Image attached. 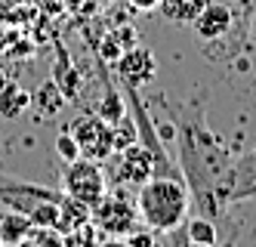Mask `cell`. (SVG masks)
<instances>
[{
	"label": "cell",
	"instance_id": "cell-14",
	"mask_svg": "<svg viewBox=\"0 0 256 247\" xmlns=\"http://www.w3.org/2000/svg\"><path fill=\"white\" fill-rule=\"evenodd\" d=\"M31 105L38 108L44 118H56L59 111L68 105V99L62 96V90H59L56 84H52V78H50V81H44L38 90L31 93Z\"/></svg>",
	"mask_w": 256,
	"mask_h": 247
},
{
	"label": "cell",
	"instance_id": "cell-8",
	"mask_svg": "<svg viewBox=\"0 0 256 247\" xmlns=\"http://www.w3.org/2000/svg\"><path fill=\"white\" fill-rule=\"evenodd\" d=\"M114 68H118V78L124 81V87H136V90H142L145 84H152L158 78V59L142 44L124 50L120 59L114 62Z\"/></svg>",
	"mask_w": 256,
	"mask_h": 247
},
{
	"label": "cell",
	"instance_id": "cell-25",
	"mask_svg": "<svg viewBox=\"0 0 256 247\" xmlns=\"http://www.w3.org/2000/svg\"><path fill=\"white\" fill-rule=\"evenodd\" d=\"M130 4V10H139V13H152L160 7V0H126Z\"/></svg>",
	"mask_w": 256,
	"mask_h": 247
},
{
	"label": "cell",
	"instance_id": "cell-9",
	"mask_svg": "<svg viewBox=\"0 0 256 247\" xmlns=\"http://www.w3.org/2000/svg\"><path fill=\"white\" fill-rule=\"evenodd\" d=\"M62 201L65 192H56V188H46V185H31V182H0V204L10 207V210H19V213H31V207L38 201Z\"/></svg>",
	"mask_w": 256,
	"mask_h": 247
},
{
	"label": "cell",
	"instance_id": "cell-20",
	"mask_svg": "<svg viewBox=\"0 0 256 247\" xmlns=\"http://www.w3.org/2000/svg\"><path fill=\"white\" fill-rule=\"evenodd\" d=\"M112 133H114V151H120V148H126V145H133L136 139H139V133H136V127L130 124V121H118L114 127H112Z\"/></svg>",
	"mask_w": 256,
	"mask_h": 247
},
{
	"label": "cell",
	"instance_id": "cell-23",
	"mask_svg": "<svg viewBox=\"0 0 256 247\" xmlns=\"http://www.w3.org/2000/svg\"><path fill=\"white\" fill-rule=\"evenodd\" d=\"M124 241L130 244V247H152V244H158V232H154V229H148V232H136V229H133Z\"/></svg>",
	"mask_w": 256,
	"mask_h": 247
},
{
	"label": "cell",
	"instance_id": "cell-29",
	"mask_svg": "<svg viewBox=\"0 0 256 247\" xmlns=\"http://www.w3.org/2000/svg\"><path fill=\"white\" fill-rule=\"evenodd\" d=\"M0 244H4V241H0Z\"/></svg>",
	"mask_w": 256,
	"mask_h": 247
},
{
	"label": "cell",
	"instance_id": "cell-2",
	"mask_svg": "<svg viewBox=\"0 0 256 247\" xmlns=\"http://www.w3.org/2000/svg\"><path fill=\"white\" fill-rule=\"evenodd\" d=\"M188 198H192V192H188L186 179L154 173L152 179H145L139 185L136 210H139V219L148 225V229L164 235V232H173L186 222L188 204H192Z\"/></svg>",
	"mask_w": 256,
	"mask_h": 247
},
{
	"label": "cell",
	"instance_id": "cell-24",
	"mask_svg": "<svg viewBox=\"0 0 256 247\" xmlns=\"http://www.w3.org/2000/svg\"><path fill=\"white\" fill-rule=\"evenodd\" d=\"M38 7H40L46 16H59V13L65 10V4H62V0H38Z\"/></svg>",
	"mask_w": 256,
	"mask_h": 247
},
{
	"label": "cell",
	"instance_id": "cell-17",
	"mask_svg": "<svg viewBox=\"0 0 256 247\" xmlns=\"http://www.w3.org/2000/svg\"><path fill=\"white\" fill-rule=\"evenodd\" d=\"M31 229V219L19 210L0 213V241L4 244H25V235Z\"/></svg>",
	"mask_w": 256,
	"mask_h": 247
},
{
	"label": "cell",
	"instance_id": "cell-16",
	"mask_svg": "<svg viewBox=\"0 0 256 247\" xmlns=\"http://www.w3.org/2000/svg\"><path fill=\"white\" fill-rule=\"evenodd\" d=\"M96 115L102 118V121H108V124H118V121H124L126 118V102H124V96L114 90V84L105 78V93H102V99H99V108H96Z\"/></svg>",
	"mask_w": 256,
	"mask_h": 247
},
{
	"label": "cell",
	"instance_id": "cell-22",
	"mask_svg": "<svg viewBox=\"0 0 256 247\" xmlns=\"http://www.w3.org/2000/svg\"><path fill=\"white\" fill-rule=\"evenodd\" d=\"M108 31H112L114 37H118V44L124 47V50H130V47H136L139 44V34H136V28L133 25H112V28H108Z\"/></svg>",
	"mask_w": 256,
	"mask_h": 247
},
{
	"label": "cell",
	"instance_id": "cell-12",
	"mask_svg": "<svg viewBox=\"0 0 256 247\" xmlns=\"http://www.w3.org/2000/svg\"><path fill=\"white\" fill-rule=\"evenodd\" d=\"M28 108H31V93L25 87H19L16 81H6L4 87H0V118L4 121L22 118Z\"/></svg>",
	"mask_w": 256,
	"mask_h": 247
},
{
	"label": "cell",
	"instance_id": "cell-1",
	"mask_svg": "<svg viewBox=\"0 0 256 247\" xmlns=\"http://www.w3.org/2000/svg\"><path fill=\"white\" fill-rule=\"evenodd\" d=\"M167 111L176 124L179 164H182V173H186V185L198 198L200 213L213 219L226 210L216 198V188L222 182L226 170L232 167V151L200 118H186V115H179L173 105H167Z\"/></svg>",
	"mask_w": 256,
	"mask_h": 247
},
{
	"label": "cell",
	"instance_id": "cell-6",
	"mask_svg": "<svg viewBox=\"0 0 256 247\" xmlns=\"http://www.w3.org/2000/svg\"><path fill=\"white\" fill-rule=\"evenodd\" d=\"M216 198H219L222 207L256 198V148L232 158V167L226 170L222 182L216 188Z\"/></svg>",
	"mask_w": 256,
	"mask_h": 247
},
{
	"label": "cell",
	"instance_id": "cell-15",
	"mask_svg": "<svg viewBox=\"0 0 256 247\" xmlns=\"http://www.w3.org/2000/svg\"><path fill=\"white\" fill-rule=\"evenodd\" d=\"M90 219H93V207L90 204L71 198V195H65L59 201V232L62 235L71 232V229H78V225H84V222H90Z\"/></svg>",
	"mask_w": 256,
	"mask_h": 247
},
{
	"label": "cell",
	"instance_id": "cell-3",
	"mask_svg": "<svg viewBox=\"0 0 256 247\" xmlns=\"http://www.w3.org/2000/svg\"><path fill=\"white\" fill-rule=\"evenodd\" d=\"M93 225L105 238H126L139 225V210L136 204L120 192V185L114 192H105L102 201L93 207Z\"/></svg>",
	"mask_w": 256,
	"mask_h": 247
},
{
	"label": "cell",
	"instance_id": "cell-26",
	"mask_svg": "<svg viewBox=\"0 0 256 247\" xmlns=\"http://www.w3.org/2000/svg\"><path fill=\"white\" fill-rule=\"evenodd\" d=\"M62 4H65L68 13H84V10L90 7V0H62Z\"/></svg>",
	"mask_w": 256,
	"mask_h": 247
},
{
	"label": "cell",
	"instance_id": "cell-7",
	"mask_svg": "<svg viewBox=\"0 0 256 247\" xmlns=\"http://www.w3.org/2000/svg\"><path fill=\"white\" fill-rule=\"evenodd\" d=\"M118 155V170H114V185H142L145 179H152L158 173V164H154V155L145 148L139 139L133 145H126Z\"/></svg>",
	"mask_w": 256,
	"mask_h": 247
},
{
	"label": "cell",
	"instance_id": "cell-10",
	"mask_svg": "<svg viewBox=\"0 0 256 247\" xmlns=\"http://www.w3.org/2000/svg\"><path fill=\"white\" fill-rule=\"evenodd\" d=\"M52 84H56L62 90V96L68 102H78L80 96V90H84V78H80V71L78 65L71 62V56H68V47L56 37V59H52Z\"/></svg>",
	"mask_w": 256,
	"mask_h": 247
},
{
	"label": "cell",
	"instance_id": "cell-28",
	"mask_svg": "<svg viewBox=\"0 0 256 247\" xmlns=\"http://www.w3.org/2000/svg\"><path fill=\"white\" fill-rule=\"evenodd\" d=\"M250 34H253V41H256V13H253V19H250Z\"/></svg>",
	"mask_w": 256,
	"mask_h": 247
},
{
	"label": "cell",
	"instance_id": "cell-5",
	"mask_svg": "<svg viewBox=\"0 0 256 247\" xmlns=\"http://www.w3.org/2000/svg\"><path fill=\"white\" fill-rule=\"evenodd\" d=\"M62 185H65V195L78 198L90 207H96L102 201V195L108 192V179L102 173L99 161H90V158H78L71 161L65 176H62Z\"/></svg>",
	"mask_w": 256,
	"mask_h": 247
},
{
	"label": "cell",
	"instance_id": "cell-11",
	"mask_svg": "<svg viewBox=\"0 0 256 247\" xmlns=\"http://www.w3.org/2000/svg\"><path fill=\"white\" fill-rule=\"evenodd\" d=\"M234 25V13L232 7L226 4H210L207 0V7L200 10V16L192 22V28L198 31L200 41H219V37H226Z\"/></svg>",
	"mask_w": 256,
	"mask_h": 247
},
{
	"label": "cell",
	"instance_id": "cell-18",
	"mask_svg": "<svg viewBox=\"0 0 256 247\" xmlns=\"http://www.w3.org/2000/svg\"><path fill=\"white\" fill-rule=\"evenodd\" d=\"M186 244H198V247H213L216 244V225H213V219L210 216H194V219H188L186 222Z\"/></svg>",
	"mask_w": 256,
	"mask_h": 247
},
{
	"label": "cell",
	"instance_id": "cell-13",
	"mask_svg": "<svg viewBox=\"0 0 256 247\" xmlns=\"http://www.w3.org/2000/svg\"><path fill=\"white\" fill-rule=\"evenodd\" d=\"M207 7V0H160V16L173 25H192L194 19L200 16V10Z\"/></svg>",
	"mask_w": 256,
	"mask_h": 247
},
{
	"label": "cell",
	"instance_id": "cell-4",
	"mask_svg": "<svg viewBox=\"0 0 256 247\" xmlns=\"http://www.w3.org/2000/svg\"><path fill=\"white\" fill-rule=\"evenodd\" d=\"M68 133L78 139V148H80V158H90V161H108L114 155V133H112V124L102 121L99 115H80L71 121Z\"/></svg>",
	"mask_w": 256,
	"mask_h": 247
},
{
	"label": "cell",
	"instance_id": "cell-21",
	"mask_svg": "<svg viewBox=\"0 0 256 247\" xmlns=\"http://www.w3.org/2000/svg\"><path fill=\"white\" fill-rule=\"evenodd\" d=\"M4 56H6V59H31V56H34V44L16 34L10 41V47L4 50Z\"/></svg>",
	"mask_w": 256,
	"mask_h": 247
},
{
	"label": "cell",
	"instance_id": "cell-27",
	"mask_svg": "<svg viewBox=\"0 0 256 247\" xmlns=\"http://www.w3.org/2000/svg\"><path fill=\"white\" fill-rule=\"evenodd\" d=\"M16 37V31H6V28H0V53H4L10 47V41Z\"/></svg>",
	"mask_w": 256,
	"mask_h": 247
},
{
	"label": "cell",
	"instance_id": "cell-19",
	"mask_svg": "<svg viewBox=\"0 0 256 247\" xmlns=\"http://www.w3.org/2000/svg\"><path fill=\"white\" fill-rule=\"evenodd\" d=\"M56 155L65 161V164H71V161H78L80 158V148H78V139L71 136V133L65 130V133H59L56 136Z\"/></svg>",
	"mask_w": 256,
	"mask_h": 247
}]
</instances>
